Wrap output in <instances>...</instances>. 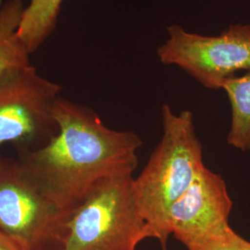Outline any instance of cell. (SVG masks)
I'll return each instance as SVG.
<instances>
[{"instance_id": "6da1fadb", "label": "cell", "mask_w": 250, "mask_h": 250, "mask_svg": "<svg viewBox=\"0 0 250 250\" xmlns=\"http://www.w3.org/2000/svg\"><path fill=\"white\" fill-rule=\"evenodd\" d=\"M53 119L57 134L22 163L65 210L72 213L103 180L136 170L143 142L134 132L110 129L89 107L61 97Z\"/></svg>"}, {"instance_id": "7a4b0ae2", "label": "cell", "mask_w": 250, "mask_h": 250, "mask_svg": "<svg viewBox=\"0 0 250 250\" xmlns=\"http://www.w3.org/2000/svg\"><path fill=\"white\" fill-rule=\"evenodd\" d=\"M161 119V142L141 173L134 178V189L150 238L158 239L165 249L170 235V208L187 192L205 165L193 113L183 110L177 114L164 104Z\"/></svg>"}, {"instance_id": "3957f363", "label": "cell", "mask_w": 250, "mask_h": 250, "mask_svg": "<svg viewBox=\"0 0 250 250\" xmlns=\"http://www.w3.org/2000/svg\"><path fill=\"white\" fill-rule=\"evenodd\" d=\"M146 238L133 173H122L100 182L72 211L61 250H136Z\"/></svg>"}, {"instance_id": "277c9868", "label": "cell", "mask_w": 250, "mask_h": 250, "mask_svg": "<svg viewBox=\"0 0 250 250\" xmlns=\"http://www.w3.org/2000/svg\"><path fill=\"white\" fill-rule=\"evenodd\" d=\"M65 210L22 161L0 159V231L26 250H38L48 242L62 246Z\"/></svg>"}, {"instance_id": "5b68a950", "label": "cell", "mask_w": 250, "mask_h": 250, "mask_svg": "<svg viewBox=\"0 0 250 250\" xmlns=\"http://www.w3.org/2000/svg\"><path fill=\"white\" fill-rule=\"evenodd\" d=\"M157 49L162 64L175 66L208 89H222L238 71H250V24H230L218 36H202L172 24Z\"/></svg>"}, {"instance_id": "8992f818", "label": "cell", "mask_w": 250, "mask_h": 250, "mask_svg": "<svg viewBox=\"0 0 250 250\" xmlns=\"http://www.w3.org/2000/svg\"><path fill=\"white\" fill-rule=\"evenodd\" d=\"M61 92V85L44 78L32 64L0 74V148L29 143L56 129L54 105Z\"/></svg>"}, {"instance_id": "52a82bcc", "label": "cell", "mask_w": 250, "mask_h": 250, "mask_svg": "<svg viewBox=\"0 0 250 250\" xmlns=\"http://www.w3.org/2000/svg\"><path fill=\"white\" fill-rule=\"evenodd\" d=\"M232 208L224 179L205 166L171 206L168 217L170 234L187 250L205 247L232 231L229 224Z\"/></svg>"}, {"instance_id": "ba28073f", "label": "cell", "mask_w": 250, "mask_h": 250, "mask_svg": "<svg viewBox=\"0 0 250 250\" xmlns=\"http://www.w3.org/2000/svg\"><path fill=\"white\" fill-rule=\"evenodd\" d=\"M24 8L23 0H0V74L31 65V54L18 35Z\"/></svg>"}, {"instance_id": "9c48e42d", "label": "cell", "mask_w": 250, "mask_h": 250, "mask_svg": "<svg viewBox=\"0 0 250 250\" xmlns=\"http://www.w3.org/2000/svg\"><path fill=\"white\" fill-rule=\"evenodd\" d=\"M63 0H30L24 8L18 35L29 53L36 52L58 24Z\"/></svg>"}, {"instance_id": "30bf717a", "label": "cell", "mask_w": 250, "mask_h": 250, "mask_svg": "<svg viewBox=\"0 0 250 250\" xmlns=\"http://www.w3.org/2000/svg\"><path fill=\"white\" fill-rule=\"evenodd\" d=\"M222 89L227 94L232 109L227 142L242 151L250 150V71L243 76L224 81Z\"/></svg>"}, {"instance_id": "8fae6325", "label": "cell", "mask_w": 250, "mask_h": 250, "mask_svg": "<svg viewBox=\"0 0 250 250\" xmlns=\"http://www.w3.org/2000/svg\"><path fill=\"white\" fill-rule=\"evenodd\" d=\"M194 250H250V242L232 230L223 238Z\"/></svg>"}, {"instance_id": "7c38bea8", "label": "cell", "mask_w": 250, "mask_h": 250, "mask_svg": "<svg viewBox=\"0 0 250 250\" xmlns=\"http://www.w3.org/2000/svg\"><path fill=\"white\" fill-rule=\"evenodd\" d=\"M0 250H26L11 238L0 240Z\"/></svg>"}, {"instance_id": "4fadbf2b", "label": "cell", "mask_w": 250, "mask_h": 250, "mask_svg": "<svg viewBox=\"0 0 250 250\" xmlns=\"http://www.w3.org/2000/svg\"><path fill=\"white\" fill-rule=\"evenodd\" d=\"M6 238H9V236H7L4 232L0 231V240H3V239H6Z\"/></svg>"}, {"instance_id": "5bb4252c", "label": "cell", "mask_w": 250, "mask_h": 250, "mask_svg": "<svg viewBox=\"0 0 250 250\" xmlns=\"http://www.w3.org/2000/svg\"></svg>"}]
</instances>
